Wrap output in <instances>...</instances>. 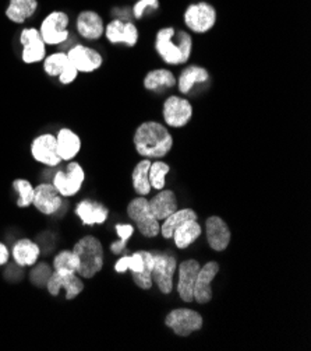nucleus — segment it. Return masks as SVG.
<instances>
[{
  "label": "nucleus",
  "mask_w": 311,
  "mask_h": 351,
  "mask_svg": "<svg viewBox=\"0 0 311 351\" xmlns=\"http://www.w3.org/2000/svg\"><path fill=\"white\" fill-rule=\"evenodd\" d=\"M150 165H151V160L144 158L134 167L133 173H131L133 188H134L135 193L140 195V196H147L152 191L151 184H150V178H148Z\"/></svg>",
  "instance_id": "c756f323"
},
{
  "label": "nucleus",
  "mask_w": 311,
  "mask_h": 351,
  "mask_svg": "<svg viewBox=\"0 0 311 351\" xmlns=\"http://www.w3.org/2000/svg\"><path fill=\"white\" fill-rule=\"evenodd\" d=\"M148 204L154 217L158 221H163L178 210V197L174 191L162 189L158 191V193L151 200H148Z\"/></svg>",
  "instance_id": "b1692460"
},
{
  "label": "nucleus",
  "mask_w": 311,
  "mask_h": 351,
  "mask_svg": "<svg viewBox=\"0 0 311 351\" xmlns=\"http://www.w3.org/2000/svg\"><path fill=\"white\" fill-rule=\"evenodd\" d=\"M31 156L37 162L45 167H57L62 162V158L57 153L56 136L52 133H42L32 140L31 143Z\"/></svg>",
  "instance_id": "f8f14e48"
},
{
  "label": "nucleus",
  "mask_w": 311,
  "mask_h": 351,
  "mask_svg": "<svg viewBox=\"0 0 311 351\" xmlns=\"http://www.w3.org/2000/svg\"><path fill=\"white\" fill-rule=\"evenodd\" d=\"M175 75L167 69H154L144 77V87L148 91L162 93L163 90L174 88L176 86Z\"/></svg>",
  "instance_id": "cd10ccee"
},
{
  "label": "nucleus",
  "mask_w": 311,
  "mask_h": 351,
  "mask_svg": "<svg viewBox=\"0 0 311 351\" xmlns=\"http://www.w3.org/2000/svg\"><path fill=\"white\" fill-rule=\"evenodd\" d=\"M10 256L20 267H29L37 265L41 256V248L37 242L29 238L18 239L10 251Z\"/></svg>",
  "instance_id": "412c9836"
},
{
  "label": "nucleus",
  "mask_w": 311,
  "mask_h": 351,
  "mask_svg": "<svg viewBox=\"0 0 311 351\" xmlns=\"http://www.w3.org/2000/svg\"><path fill=\"white\" fill-rule=\"evenodd\" d=\"M105 35L107 40L113 44H124L127 47H135L138 43V38H140V32H138V28L135 24L131 21H124L120 19L112 20L108 25H105Z\"/></svg>",
  "instance_id": "2eb2a0df"
},
{
  "label": "nucleus",
  "mask_w": 311,
  "mask_h": 351,
  "mask_svg": "<svg viewBox=\"0 0 311 351\" xmlns=\"http://www.w3.org/2000/svg\"><path fill=\"white\" fill-rule=\"evenodd\" d=\"M187 220H198V215L194 212L193 208H182L176 210L175 213H172L169 217L163 220L161 224V235L165 239H172V235H174V231L183 224Z\"/></svg>",
  "instance_id": "c85d7f7f"
},
{
  "label": "nucleus",
  "mask_w": 311,
  "mask_h": 351,
  "mask_svg": "<svg viewBox=\"0 0 311 351\" xmlns=\"http://www.w3.org/2000/svg\"><path fill=\"white\" fill-rule=\"evenodd\" d=\"M32 206H36L40 213L45 216L56 215L63 206V197L52 184H40L33 192Z\"/></svg>",
  "instance_id": "a211bd4d"
},
{
  "label": "nucleus",
  "mask_w": 311,
  "mask_h": 351,
  "mask_svg": "<svg viewBox=\"0 0 311 351\" xmlns=\"http://www.w3.org/2000/svg\"><path fill=\"white\" fill-rule=\"evenodd\" d=\"M133 142L137 153L144 158H163L174 147V137L169 129L155 121H147L138 126Z\"/></svg>",
  "instance_id": "f257e3e1"
},
{
  "label": "nucleus",
  "mask_w": 311,
  "mask_h": 351,
  "mask_svg": "<svg viewBox=\"0 0 311 351\" xmlns=\"http://www.w3.org/2000/svg\"><path fill=\"white\" fill-rule=\"evenodd\" d=\"M116 232H118L119 241L111 243V251L115 255H120L126 250L129 239L134 234V226H131V224H116Z\"/></svg>",
  "instance_id": "e433bc0d"
},
{
  "label": "nucleus",
  "mask_w": 311,
  "mask_h": 351,
  "mask_svg": "<svg viewBox=\"0 0 311 351\" xmlns=\"http://www.w3.org/2000/svg\"><path fill=\"white\" fill-rule=\"evenodd\" d=\"M144 265H146V251H137L131 255L122 256L116 262L115 270L118 273H124L129 270L131 274H137L143 271Z\"/></svg>",
  "instance_id": "7c9ffc66"
},
{
  "label": "nucleus",
  "mask_w": 311,
  "mask_h": 351,
  "mask_svg": "<svg viewBox=\"0 0 311 351\" xmlns=\"http://www.w3.org/2000/svg\"><path fill=\"white\" fill-rule=\"evenodd\" d=\"M165 325L174 330L176 336L189 337L202 329L204 319L202 315L194 309L176 308L166 315Z\"/></svg>",
  "instance_id": "423d86ee"
},
{
  "label": "nucleus",
  "mask_w": 311,
  "mask_h": 351,
  "mask_svg": "<svg viewBox=\"0 0 311 351\" xmlns=\"http://www.w3.org/2000/svg\"><path fill=\"white\" fill-rule=\"evenodd\" d=\"M85 182L84 168L77 161H68L64 171H57L53 175L52 185L62 197L76 196Z\"/></svg>",
  "instance_id": "39448f33"
},
{
  "label": "nucleus",
  "mask_w": 311,
  "mask_h": 351,
  "mask_svg": "<svg viewBox=\"0 0 311 351\" xmlns=\"http://www.w3.org/2000/svg\"><path fill=\"white\" fill-rule=\"evenodd\" d=\"M152 269H154V254L146 251V265L141 273L131 274L133 282L137 287L141 290H151L154 282H152Z\"/></svg>",
  "instance_id": "f704fd0d"
},
{
  "label": "nucleus",
  "mask_w": 311,
  "mask_h": 351,
  "mask_svg": "<svg viewBox=\"0 0 311 351\" xmlns=\"http://www.w3.org/2000/svg\"><path fill=\"white\" fill-rule=\"evenodd\" d=\"M127 216L135 224L143 237L155 238L161 232V224L151 213V208L146 196L133 199L127 204Z\"/></svg>",
  "instance_id": "20e7f679"
},
{
  "label": "nucleus",
  "mask_w": 311,
  "mask_h": 351,
  "mask_svg": "<svg viewBox=\"0 0 311 351\" xmlns=\"http://www.w3.org/2000/svg\"><path fill=\"white\" fill-rule=\"evenodd\" d=\"M38 0H10L6 8V17L16 24H23L36 14Z\"/></svg>",
  "instance_id": "a878e982"
},
{
  "label": "nucleus",
  "mask_w": 311,
  "mask_h": 351,
  "mask_svg": "<svg viewBox=\"0 0 311 351\" xmlns=\"http://www.w3.org/2000/svg\"><path fill=\"white\" fill-rule=\"evenodd\" d=\"M13 189L17 192L18 195V200H17V206L20 208H25L32 206L33 202V192H36V186H33L28 180L24 178H18L13 182Z\"/></svg>",
  "instance_id": "c9c22d12"
},
{
  "label": "nucleus",
  "mask_w": 311,
  "mask_h": 351,
  "mask_svg": "<svg viewBox=\"0 0 311 351\" xmlns=\"http://www.w3.org/2000/svg\"><path fill=\"white\" fill-rule=\"evenodd\" d=\"M20 43L23 47L21 59L24 63H38L46 58V44L44 43L38 28H24L20 34Z\"/></svg>",
  "instance_id": "ddd939ff"
},
{
  "label": "nucleus",
  "mask_w": 311,
  "mask_h": 351,
  "mask_svg": "<svg viewBox=\"0 0 311 351\" xmlns=\"http://www.w3.org/2000/svg\"><path fill=\"white\" fill-rule=\"evenodd\" d=\"M176 80H178L176 84H178L179 91L182 94H190L191 90L197 84H202V83H206L210 80V73H208V70L202 66L191 64L183 70L179 79H176Z\"/></svg>",
  "instance_id": "393cba45"
},
{
  "label": "nucleus",
  "mask_w": 311,
  "mask_h": 351,
  "mask_svg": "<svg viewBox=\"0 0 311 351\" xmlns=\"http://www.w3.org/2000/svg\"><path fill=\"white\" fill-rule=\"evenodd\" d=\"M76 28L84 40L96 41L103 37L105 32V24L102 17L94 10H84L77 16Z\"/></svg>",
  "instance_id": "aec40b11"
},
{
  "label": "nucleus",
  "mask_w": 311,
  "mask_h": 351,
  "mask_svg": "<svg viewBox=\"0 0 311 351\" xmlns=\"http://www.w3.org/2000/svg\"><path fill=\"white\" fill-rule=\"evenodd\" d=\"M67 58L70 63L77 69L79 73H92L100 69L103 63L102 55L85 45H75L73 48L68 49Z\"/></svg>",
  "instance_id": "dca6fc26"
},
{
  "label": "nucleus",
  "mask_w": 311,
  "mask_h": 351,
  "mask_svg": "<svg viewBox=\"0 0 311 351\" xmlns=\"http://www.w3.org/2000/svg\"><path fill=\"white\" fill-rule=\"evenodd\" d=\"M51 273H52V269L48 265L41 263V265H38L36 269L32 270V273H31V282L38 285V286H46V282H48Z\"/></svg>",
  "instance_id": "58836bf2"
},
{
  "label": "nucleus",
  "mask_w": 311,
  "mask_h": 351,
  "mask_svg": "<svg viewBox=\"0 0 311 351\" xmlns=\"http://www.w3.org/2000/svg\"><path fill=\"white\" fill-rule=\"evenodd\" d=\"M155 51L166 64H185L193 53L191 34L174 27L161 28L155 35Z\"/></svg>",
  "instance_id": "f03ea898"
},
{
  "label": "nucleus",
  "mask_w": 311,
  "mask_h": 351,
  "mask_svg": "<svg viewBox=\"0 0 311 351\" xmlns=\"http://www.w3.org/2000/svg\"><path fill=\"white\" fill-rule=\"evenodd\" d=\"M185 24L194 34H206L217 24V9L208 2L191 3L185 12Z\"/></svg>",
  "instance_id": "0eeeda50"
},
{
  "label": "nucleus",
  "mask_w": 311,
  "mask_h": 351,
  "mask_svg": "<svg viewBox=\"0 0 311 351\" xmlns=\"http://www.w3.org/2000/svg\"><path fill=\"white\" fill-rule=\"evenodd\" d=\"M56 136L57 153L62 161H73L81 152L80 136L68 128H62Z\"/></svg>",
  "instance_id": "5701e85b"
},
{
  "label": "nucleus",
  "mask_w": 311,
  "mask_h": 351,
  "mask_svg": "<svg viewBox=\"0 0 311 351\" xmlns=\"http://www.w3.org/2000/svg\"><path fill=\"white\" fill-rule=\"evenodd\" d=\"M205 237L210 248L215 252H224L230 243L232 232L219 216H211L205 221Z\"/></svg>",
  "instance_id": "f3484780"
},
{
  "label": "nucleus",
  "mask_w": 311,
  "mask_h": 351,
  "mask_svg": "<svg viewBox=\"0 0 311 351\" xmlns=\"http://www.w3.org/2000/svg\"><path fill=\"white\" fill-rule=\"evenodd\" d=\"M169 171H170L169 164L162 160H157V161L151 162L148 178H150V184H151L152 189H155V191L165 189L166 175L169 173Z\"/></svg>",
  "instance_id": "72a5a7b5"
},
{
  "label": "nucleus",
  "mask_w": 311,
  "mask_h": 351,
  "mask_svg": "<svg viewBox=\"0 0 311 351\" xmlns=\"http://www.w3.org/2000/svg\"><path fill=\"white\" fill-rule=\"evenodd\" d=\"M57 271H67V273H77L80 270V262L73 251H60L53 259V269Z\"/></svg>",
  "instance_id": "473e14b6"
},
{
  "label": "nucleus",
  "mask_w": 311,
  "mask_h": 351,
  "mask_svg": "<svg viewBox=\"0 0 311 351\" xmlns=\"http://www.w3.org/2000/svg\"><path fill=\"white\" fill-rule=\"evenodd\" d=\"M45 287L52 297H57L60 291L64 290L66 300L72 301L84 291V282L83 277H80L77 273L52 270Z\"/></svg>",
  "instance_id": "9d476101"
},
{
  "label": "nucleus",
  "mask_w": 311,
  "mask_h": 351,
  "mask_svg": "<svg viewBox=\"0 0 311 351\" xmlns=\"http://www.w3.org/2000/svg\"><path fill=\"white\" fill-rule=\"evenodd\" d=\"M219 270H221L219 265L214 261L205 263L204 266L200 267L195 283H194V291H193V297L197 304L204 305V304H208L213 300L214 297L213 282L215 280L217 274L219 273Z\"/></svg>",
  "instance_id": "4468645a"
},
{
  "label": "nucleus",
  "mask_w": 311,
  "mask_h": 351,
  "mask_svg": "<svg viewBox=\"0 0 311 351\" xmlns=\"http://www.w3.org/2000/svg\"><path fill=\"white\" fill-rule=\"evenodd\" d=\"M178 270L176 256L172 254L157 252L154 254V269L152 282L157 285L158 290L167 295L174 290V277Z\"/></svg>",
  "instance_id": "1a4fd4ad"
},
{
  "label": "nucleus",
  "mask_w": 311,
  "mask_h": 351,
  "mask_svg": "<svg viewBox=\"0 0 311 351\" xmlns=\"http://www.w3.org/2000/svg\"><path fill=\"white\" fill-rule=\"evenodd\" d=\"M68 24L70 19L60 10L49 13L41 23L40 34L46 45H62L68 40Z\"/></svg>",
  "instance_id": "6e6552de"
},
{
  "label": "nucleus",
  "mask_w": 311,
  "mask_h": 351,
  "mask_svg": "<svg viewBox=\"0 0 311 351\" xmlns=\"http://www.w3.org/2000/svg\"><path fill=\"white\" fill-rule=\"evenodd\" d=\"M193 105L179 95H170L163 102V121L169 128H185L193 118Z\"/></svg>",
  "instance_id": "9b49d317"
},
{
  "label": "nucleus",
  "mask_w": 311,
  "mask_h": 351,
  "mask_svg": "<svg viewBox=\"0 0 311 351\" xmlns=\"http://www.w3.org/2000/svg\"><path fill=\"white\" fill-rule=\"evenodd\" d=\"M44 62V72L51 77H59L64 67L70 63L66 52H53L46 55Z\"/></svg>",
  "instance_id": "2f4dec72"
},
{
  "label": "nucleus",
  "mask_w": 311,
  "mask_h": 351,
  "mask_svg": "<svg viewBox=\"0 0 311 351\" xmlns=\"http://www.w3.org/2000/svg\"><path fill=\"white\" fill-rule=\"evenodd\" d=\"M76 216L84 226H100L109 217V210L99 202L83 200L76 207Z\"/></svg>",
  "instance_id": "4be33fe9"
},
{
  "label": "nucleus",
  "mask_w": 311,
  "mask_h": 351,
  "mask_svg": "<svg viewBox=\"0 0 311 351\" xmlns=\"http://www.w3.org/2000/svg\"><path fill=\"white\" fill-rule=\"evenodd\" d=\"M159 0H137L133 6V14L135 19H143L148 10H158Z\"/></svg>",
  "instance_id": "4c0bfd02"
},
{
  "label": "nucleus",
  "mask_w": 311,
  "mask_h": 351,
  "mask_svg": "<svg viewBox=\"0 0 311 351\" xmlns=\"http://www.w3.org/2000/svg\"><path fill=\"white\" fill-rule=\"evenodd\" d=\"M201 234L202 228L198 220H187L174 231L172 239L175 241V245L179 250H187L201 237Z\"/></svg>",
  "instance_id": "bb28decb"
},
{
  "label": "nucleus",
  "mask_w": 311,
  "mask_h": 351,
  "mask_svg": "<svg viewBox=\"0 0 311 351\" xmlns=\"http://www.w3.org/2000/svg\"><path fill=\"white\" fill-rule=\"evenodd\" d=\"M79 262V276L83 278L95 277L103 267V247L102 242L94 235H85L80 238L72 250Z\"/></svg>",
  "instance_id": "7ed1b4c3"
},
{
  "label": "nucleus",
  "mask_w": 311,
  "mask_h": 351,
  "mask_svg": "<svg viewBox=\"0 0 311 351\" xmlns=\"http://www.w3.org/2000/svg\"><path fill=\"white\" fill-rule=\"evenodd\" d=\"M79 75H80V73L77 72V69H76L72 63H68V64L64 67V70L60 73V76H59L57 79H59L60 84L68 86V84H72V83H75V82L77 80V76H79Z\"/></svg>",
  "instance_id": "ea45409f"
},
{
  "label": "nucleus",
  "mask_w": 311,
  "mask_h": 351,
  "mask_svg": "<svg viewBox=\"0 0 311 351\" xmlns=\"http://www.w3.org/2000/svg\"><path fill=\"white\" fill-rule=\"evenodd\" d=\"M10 259V250L3 242H0V266H5Z\"/></svg>",
  "instance_id": "a19ab883"
},
{
  "label": "nucleus",
  "mask_w": 311,
  "mask_h": 351,
  "mask_svg": "<svg viewBox=\"0 0 311 351\" xmlns=\"http://www.w3.org/2000/svg\"><path fill=\"white\" fill-rule=\"evenodd\" d=\"M201 265L195 259H186L178 265V294L185 302H193L194 283Z\"/></svg>",
  "instance_id": "6ab92c4d"
}]
</instances>
